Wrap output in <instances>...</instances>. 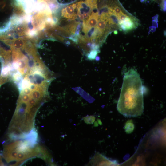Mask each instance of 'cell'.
Returning a JSON list of instances; mask_svg holds the SVG:
<instances>
[{
	"mask_svg": "<svg viewBox=\"0 0 166 166\" xmlns=\"http://www.w3.org/2000/svg\"><path fill=\"white\" fill-rule=\"evenodd\" d=\"M23 93L30 95L31 93V91L29 88H26L24 89L23 91Z\"/></svg>",
	"mask_w": 166,
	"mask_h": 166,
	"instance_id": "obj_15",
	"label": "cell"
},
{
	"mask_svg": "<svg viewBox=\"0 0 166 166\" xmlns=\"http://www.w3.org/2000/svg\"><path fill=\"white\" fill-rule=\"evenodd\" d=\"M3 164L2 161L1 157L0 155V165H3Z\"/></svg>",
	"mask_w": 166,
	"mask_h": 166,
	"instance_id": "obj_16",
	"label": "cell"
},
{
	"mask_svg": "<svg viewBox=\"0 0 166 166\" xmlns=\"http://www.w3.org/2000/svg\"><path fill=\"white\" fill-rule=\"evenodd\" d=\"M76 7V4H73L63 8L61 12L62 15L66 18L71 20L74 19L76 16L74 12Z\"/></svg>",
	"mask_w": 166,
	"mask_h": 166,
	"instance_id": "obj_5",
	"label": "cell"
},
{
	"mask_svg": "<svg viewBox=\"0 0 166 166\" xmlns=\"http://www.w3.org/2000/svg\"><path fill=\"white\" fill-rule=\"evenodd\" d=\"M38 136L31 135L22 139L4 145L3 156L7 163L14 162V165L21 164L27 160L34 157L44 159L46 150L41 146L37 145Z\"/></svg>",
	"mask_w": 166,
	"mask_h": 166,
	"instance_id": "obj_2",
	"label": "cell"
},
{
	"mask_svg": "<svg viewBox=\"0 0 166 166\" xmlns=\"http://www.w3.org/2000/svg\"><path fill=\"white\" fill-rule=\"evenodd\" d=\"M69 38L75 42H77L78 41V39L77 36L75 35H72L70 36Z\"/></svg>",
	"mask_w": 166,
	"mask_h": 166,
	"instance_id": "obj_14",
	"label": "cell"
},
{
	"mask_svg": "<svg viewBox=\"0 0 166 166\" xmlns=\"http://www.w3.org/2000/svg\"><path fill=\"white\" fill-rule=\"evenodd\" d=\"M108 17H100L98 23L96 26L99 31L103 32L105 30L107 25Z\"/></svg>",
	"mask_w": 166,
	"mask_h": 166,
	"instance_id": "obj_8",
	"label": "cell"
},
{
	"mask_svg": "<svg viewBox=\"0 0 166 166\" xmlns=\"http://www.w3.org/2000/svg\"><path fill=\"white\" fill-rule=\"evenodd\" d=\"M126 14H124L123 13H121L118 16L119 20L118 24L121 23L128 16Z\"/></svg>",
	"mask_w": 166,
	"mask_h": 166,
	"instance_id": "obj_13",
	"label": "cell"
},
{
	"mask_svg": "<svg viewBox=\"0 0 166 166\" xmlns=\"http://www.w3.org/2000/svg\"><path fill=\"white\" fill-rule=\"evenodd\" d=\"M31 95L34 98L40 100H41L42 98L43 97L40 92L37 90L33 92Z\"/></svg>",
	"mask_w": 166,
	"mask_h": 166,
	"instance_id": "obj_11",
	"label": "cell"
},
{
	"mask_svg": "<svg viewBox=\"0 0 166 166\" xmlns=\"http://www.w3.org/2000/svg\"><path fill=\"white\" fill-rule=\"evenodd\" d=\"M112 10L113 12L117 16L123 13L120 7L118 6H116Z\"/></svg>",
	"mask_w": 166,
	"mask_h": 166,
	"instance_id": "obj_12",
	"label": "cell"
},
{
	"mask_svg": "<svg viewBox=\"0 0 166 166\" xmlns=\"http://www.w3.org/2000/svg\"><path fill=\"white\" fill-rule=\"evenodd\" d=\"M98 11L93 12L86 21L84 20L83 23L89 28L95 27L98 22Z\"/></svg>",
	"mask_w": 166,
	"mask_h": 166,
	"instance_id": "obj_6",
	"label": "cell"
},
{
	"mask_svg": "<svg viewBox=\"0 0 166 166\" xmlns=\"http://www.w3.org/2000/svg\"><path fill=\"white\" fill-rule=\"evenodd\" d=\"M91 165L113 166L118 165L115 161L111 160L98 153H96L89 162Z\"/></svg>",
	"mask_w": 166,
	"mask_h": 166,
	"instance_id": "obj_3",
	"label": "cell"
},
{
	"mask_svg": "<svg viewBox=\"0 0 166 166\" xmlns=\"http://www.w3.org/2000/svg\"><path fill=\"white\" fill-rule=\"evenodd\" d=\"M77 14L81 20H84L88 17L92 9L87 4L83 2H80L77 5Z\"/></svg>",
	"mask_w": 166,
	"mask_h": 166,
	"instance_id": "obj_4",
	"label": "cell"
},
{
	"mask_svg": "<svg viewBox=\"0 0 166 166\" xmlns=\"http://www.w3.org/2000/svg\"><path fill=\"white\" fill-rule=\"evenodd\" d=\"M121 29L124 31H127L135 27V25L134 22L129 16H128L122 22L119 24Z\"/></svg>",
	"mask_w": 166,
	"mask_h": 166,
	"instance_id": "obj_7",
	"label": "cell"
},
{
	"mask_svg": "<svg viewBox=\"0 0 166 166\" xmlns=\"http://www.w3.org/2000/svg\"><path fill=\"white\" fill-rule=\"evenodd\" d=\"M134 125L131 121H127L125 124L124 128L125 132L128 134L131 133L134 129Z\"/></svg>",
	"mask_w": 166,
	"mask_h": 166,
	"instance_id": "obj_9",
	"label": "cell"
},
{
	"mask_svg": "<svg viewBox=\"0 0 166 166\" xmlns=\"http://www.w3.org/2000/svg\"><path fill=\"white\" fill-rule=\"evenodd\" d=\"M117 109L126 117H137L143 113L142 82L140 75L134 69L124 73Z\"/></svg>",
	"mask_w": 166,
	"mask_h": 166,
	"instance_id": "obj_1",
	"label": "cell"
},
{
	"mask_svg": "<svg viewBox=\"0 0 166 166\" xmlns=\"http://www.w3.org/2000/svg\"><path fill=\"white\" fill-rule=\"evenodd\" d=\"M97 0H85V3L93 9L97 8Z\"/></svg>",
	"mask_w": 166,
	"mask_h": 166,
	"instance_id": "obj_10",
	"label": "cell"
}]
</instances>
